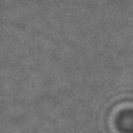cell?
<instances>
[{"label": "cell", "mask_w": 133, "mask_h": 133, "mask_svg": "<svg viewBox=\"0 0 133 133\" xmlns=\"http://www.w3.org/2000/svg\"><path fill=\"white\" fill-rule=\"evenodd\" d=\"M110 133H133V101L116 103L107 117Z\"/></svg>", "instance_id": "cell-1"}]
</instances>
